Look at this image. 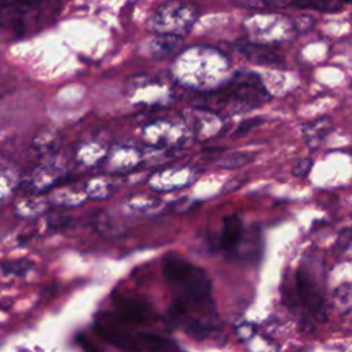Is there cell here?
Here are the masks:
<instances>
[{"instance_id": "1", "label": "cell", "mask_w": 352, "mask_h": 352, "mask_svg": "<svg viewBox=\"0 0 352 352\" xmlns=\"http://www.w3.org/2000/svg\"><path fill=\"white\" fill-rule=\"evenodd\" d=\"M162 270L168 282L180 296L173 308L182 309L186 308L187 304H194L201 308L212 307V282L205 271L177 256L165 257Z\"/></svg>"}, {"instance_id": "2", "label": "cell", "mask_w": 352, "mask_h": 352, "mask_svg": "<svg viewBox=\"0 0 352 352\" xmlns=\"http://www.w3.org/2000/svg\"><path fill=\"white\" fill-rule=\"evenodd\" d=\"M270 94L264 89L260 78L253 73H241L220 92L216 104L231 106L235 111H245L267 100Z\"/></svg>"}, {"instance_id": "3", "label": "cell", "mask_w": 352, "mask_h": 352, "mask_svg": "<svg viewBox=\"0 0 352 352\" xmlns=\"http://www.w3.org/2000/svg\"><path fill=\"white\" fill-rule=\"evenodd\" d=\"M197 18V11L182 3H165L162 4L151 22V28L158 34L180 36L187 33Z\"/></svg>"}, {"instance_id": "4", "label": "cell", "mask_w": 352, "mask_h": 352, "mask_svg": "<svg viewBox=\"0 0 352 352\" xmlns=\"http://www.w3.org/2000/svg\"><path fill=\"white\" fill-rule=\"evenodd\" d=\"M296 294L304 308L315 318L323 319L324 297L318 279L305 267H300L296 274Z\"/></svg>"}, {"instance_id": "5", "label": "cell", "mask_w": 352, "mask_h": 352, "mask_svg": "<svg viewBox=\"0 0 352 352\" xmlns=\"http://www.w3.org/2000/svg\"><path fill=\"white\" fill-rule=\"evenodd\" d=\"M95 330H96L98 336L102 337L103 340H106L107 342H110L118 348H122V349L139 352L138 345H136V338H132V336L113 316H110V315L102 316L98 320Z\"/></svg>"}, {"instance_id": "6", "label": "cell", "mask_w": 352, "mask_h": 352, "mask_svg": "<svg viewBox=\"0 0 352 352\" xmlns=\"http://www.w3.org/2000/svg\"><path fill=\"white\" fill-rule=\"evenodd\" d=\"M238 50L248 60L253 63L271 66V67H282L285 63L278 54H275L274 51L268 50L265 45H261V44L242 43L238 47Z\"/></svg>"}, {"instance_id": "7", "label": "cell", "mask_w": 352, "mask_h": 352, "mask_svg": "<svg viewBox=\"0 0 352 352\" xmlns=\"http://www.w3.org/2000/svg\"><path fill=\"white\" fill-rule=\"evenodd\" d=\"M242 236H243V227H242L241 219L236 214H231L226 217L223 223L221 235H220L221 249L228 254L235 253V250L241 245Z\"/></svg>"}, {"instance_id": "8", "label": "cell", "mask_w": 352, "mask_h": 352, "mask_svg": "<svg viewBox=\"0 0 352 352\" xmlns=\"http://www.w3.org/2000/svg\"><path fill=\"white\" fill-rule=\"evenodd\" d=\"M40 3L33 1H15V3H0V23L6 26L18 28L22 25V18L32 10L38 7Z\"/></svg>"}, {"instance_id": "9", "label": "cell", "mask_w": 352, "mask_h": 352, "mask_svg": "<svg viewBox=\"0 0 352 352\" xmlns=\"http://www.w3.org/2000/svg\"><path fill=\"white\" fill-rule=\"evenodd\" d=\"M116 304L122 316L129 322L143 323L150 318V307L143 300L122 296L116 300Z\"/></svg>"}, {"instance_id": "10", "label": "cell", "mask_w": 352, "mask_h": 352, "mask_svg": "<svg viewBox=\"0 0 352 352\" xmlns=\"http://www.w3.org/2000/svg\"><path fill=\"white\" fill-rule=\"evenodd\" d=\"M331 126H333V124L329 117H320V118L315 120L314 122L304 125L302 136H304V142H305L307 147L311 150L318 148L322 144L323 139L331 131Z\"/></svg>"}, {"instance_id": "11", "label": "cell", "mask_w": 352, "mask_h": 352, "mask_svg": "<svg viewBox=\"0 0 352 352\" xmlns=\"http://www.w3.org/2000/svg\"><path fill=\"white\" fill-rule=\"evenodd\" d=\"M136 345L139 352H180L173 341L153 333L138 334Z\"/></svg>"}, {"instance_id": "12", "label": "cell", "mask_w": 352, "mask_h": 352, "mask_svg": "<svg viewBox=\"0 0 352 352\" xmlns=\"http://www.w3.org/2000/svg\"><path fill=\"white\" fill-rule=\"evenodd\" d=\"M183 37L173 34H157L150 44V52L155 59H165L176 54L182 47Z\"/></svg>"}, {"instance_id": "13", "label": "cell", "mask_w": 352, "mask_h": 352, "mask_svg": "<svg viewBox=\"0 0 352 352\" xmlns=\"http://www.w3.org/2000/svg\"><path fill=\"white\" fill-rule=\"evenodd\" d=\"M333 301L340 311L342 312L352 311V283H345L338 286L333 293Z\"/></svg>"}, {"instance_id": "14", "label": "cell", "mask_w": 352, "mask_h": 352, "mask_svg": "<svg viewBox=\"0 0 352 352\" xmlns=\"http://www.w3.org/2000/svg\"><path fill=\"white\" fill-rule=\"evenodd\" d=\"M59 144V138L56 133H50V132H44L36 136V139L33 140V147L37 153H50L52 150H55Z\"/></svg>"}, {"instance_id": "15", "label": "cell", "mask_w": 352, "mask_h": 352, "mask_svg": "<svg viewBox=\"0 0 352 352\" xmlns=\"http://www.w3.org/2000/svg\"><path fill=\"white\" fill-rule=\"evenodd\" d=\"M0 267L6 274H12L16 276H25V274L33 267V264L29 260H15L8 263H1Z\"/></svg>"}, {"instance_id": "16", "label": "cell", "mask_w": 352, "mask_h": 352, "mask_svg": "<svg viewBox=\"0 0 352 352\" xmlns=\"http://www.w3.org/2000/svg\"><path fill=\"white\" fill-rule=\"evenodd\" d=\"M252 160V157H249L245 153H238V154H231L224 157L220 161V166L223 168H236V166H242L246 162H249Z\"/></svg>"}, {"instance_id": "17", "label": "cell", "mask_w": 352, "mask_h": 352, "mask_svg": "<svg viewBox=\"0 0 352 352\" xmlns=\"http://www.w3.org/2000/svg\"><path fill=\"white\" fill-rule=\"evenodd\" d=\"M312 168V160L311 158H301L298 160L294 165H293V169H292V173L296 176V177H305L309 170Z\"/></svg>"}, {"instance_id": "18", "label": "cell", "mask_w": 352, "mask_h": 352, "mask_svg": "<svg viewBox=\"0 0 352 352\" xmlns=\"http://www.w3.org/2000/svg\"><path fill=\"white\" fill-rule=\"evenodd\" d=\"M260 124V120L258 118H250V120H245L239 124V126L236 128L235 131V136H242L245 135L248 131H250L252 128H254L256 125Z\"/></svg>"}, {"instance_id": "19", "label": "cell", "mask_w": 352, "mask_h": 352, "mask_svg": "<svg viewBox=\"0 0 352 352\" xmlns=\"http://www.w3.org/2000/svg\"><path fill=\"white\" fill-rule=\"evenodd\" d=\"M80 342L82 344L85 352H100L99 349H96L95 346H92V345H91L88 341H85V340H81V338H80Z\"/></svg>"}]
</instances>
